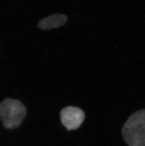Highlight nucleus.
<instances>
[{"mask_svg": "<svg viewBox=\"0 0 145 146\" xmlns=\"http://www.w3.org/2000/svg\"><path fill=\"white\" fill-rule=\"evenodd\" d=\"M85 116V113L81 108L74 106L64 108L60 113L62 123L69 131L78 129L84 121Z\"/></svg>", "mask_w": 145, "mask_h": 146, "instance_id": "obj_3", "label": "nucleus"}, {"mask_svg": "<svg viewBox=\"0 0 145 146\" xmlns=\"http://www.w3.org/2000/svg\"><path fill=\"white\" fill-rule=\"evenodd\" d=\"M122 136L129 146H145V109L137 111L122 128Z\"/></svg>", "mask_w": 145, "mask_h": 146, "instance_id": "obj_1", "label": "nucleus"}, {"mask_svg": "<svg viewBox=\"0 0 145 146\" xmlns=\"http://www.w3.org/2000/svg\"><path fill=\"white\" fill-rule=\"evenodd\" d=\"M67 21V16L56 13L40 20L37 26L42 30H48L63 26Z\"/></svg>", "mask_w": 145, "mask_h": 146, "instance_id": "obj_4", "label": "nucleus"}, {"mask_svg": "<svg viewBox=\"0 0 145 146\" xmlns=\"http://www.w3.org/2000/svg\"><path fill=\"white\" fill-rule=\"evenodd\" d=\"M27 109L18 99L6 98L0 103V119L7 130H14L21 125L26 117Z\"/></svg>", "mask_w": 145, "mask_h": 146, "instance_id": "obj_2", "label": "nucleus"}]
</instances>
